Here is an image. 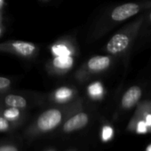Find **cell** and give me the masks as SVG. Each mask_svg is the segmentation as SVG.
Here are the masks:
<instances>
[{"label": "cell", "instance_id": "cell-6", "mask_svg": "<svg viewBox=\"0 0 151 151\" xmlns=\"http://www.w3.org/2000/svg\"><path fill=\"white\" fill-rule=\"evenodd\" d=\"M0 52L11 53L23 59H33L39 52V47L32 43L22 40H9L0 43Z\"/></svg>", "mask_w": 151, "mask_h": 151}, {"label": "cell", "instance_id": "cell-10", "mask_svg": "<svg viewBox=\"0 0 151 151\" xmlns=\"http://www.w3.org/2000/svg\"><path fill=\"white\" fill-rule=\"evenodd\" d=\"M78 92L77 88L69 86H63L56 88L49 94V99L55 104L66 105L75 101Z\"/></svg>", "mask_w": 151, "mask_h": 151}, {"label": "cell", "instance_id": "cell-9", "mask_svg": "<svg viewBox=\"0 0 151 151\" xmlns=\"http://www.w3.org/2000/svg\"><path fill=\"white\" fill-rule=\"evenodd\" d=\"M89 115L81 109L71 114L63 123L62 131L66 133H70L86 127L89 123Z\"/></svg>", "mask_w": 151, "mask_h": 151}, {"label": "cell", "instance_id": "cell-25", "mask_svg": "<svg viewBox=\"0 0 151 151\" xmlns=\"http://www.w3.org/2000/svg\"><path fill=\"white\" fill-rule=\"evenodd\" d=\"M42 1H44V2H48L49 0H42Z\"/></svg>", "mask_w": 151, "mask_h": 151}, {"label": "cell", "instance_id": "cell-1", "mask_svg": "<svg viewBox=\"0 0 151 151\" xmlns=\"http://www.w3.org/2000/svg\"><path fill=\"white\" fill-rule=\"evenodd\" d=\"M151 7V1H140V2H129L113 7L102 15L98 22L93 37L95 38L101 37L108 31L114 29L118 24L126 22L132 17L145 12Z\"/></svg>", "mask_w": 151, "mask_h": 151}, {"label": "cell", "instance_id": "cell-11", "mask_svg": "<svg viewBox=\"0 0 151 151\" xmlns=\"http://www.w3.org/2000/svg\"><path fill=\"white\" fill-rule=\"evenodd\" d=\"M142 96V89L139 86H130L121 98L120 106L124 110H130L137 106Z\"/></svg>", "mask_w": 151, "mask_h": 151}, {"label": "cell", "instance_id": "cell-20", "mask_svg": "<svg viewBox=\"0 0 151 151\" xmlns=\"http://www.w3.org/2000/svg\"><path fill=\"white\" fill-rule=\"evenodd\" d=\"M4 31H5V27H4L3 23L1 22V23H0V37H1V36L3 35Z\"/></svg>", "mask_w": 151, "mask_h": 151}, {"label": "cell", "instance_id": "cell-5", "mask_svg": "<svg viewBox=\"0 0 151 151\" xmlns=\"http://www.w3.org/2000/svg\"><path fill=\"white\" fill-rule=\"evenodd\" d=\"M126 130L136 134L151 132V101H139Z\"/></svg>", "mask_w": 151, "mask_h": 151}, {"label": "cell", "instance_id": "cell-24", "mask_svg": "<svg viewBox=\"0 0 151 151\" xmlns=\"http://www.w3.org/2000/svg\"><path fill=\"white\" fill-rule=\"evenodd\" d=\"M45 151H56L55 149H52V148H51V149H47V150H45Z\"/></svg>", "mask_w": 151, "mask_h": 151}, {"label": "cell", "instance_id": "cell-19", "mask_svg": "<svg viewBox=\"0 0 151 151\" xmlns=\"http://www.w3.org/2000/svg\"><path fill=\"white\" fill-rule=\"evenodd\" d=\"M147 14L145 13V18H144V22H149V24L151 25V7L146 10Z\"/></svg>", "mask_w": 151, "mask_h": 151}, {"label": "cell", "instance_id": "cell-26", "mask_svg": "<svg viewBox=\"0 0 151 151\" xmlns=\"http://www.w3.org/2000/svg\"><path fill=\"white\" fill-rule=\"evenodd\" d=\"M69 151H76V150H69Z\"/></svg>", "mask_w": 151, "mask_h": 151}, {"label": "cell", "instance_id": "cell-3", "mask_svg": "<svg viewBox=\"0 0 151 151\" xmlns=\"http://www.w3.org/2000/svg\"><path fill=\"white\" fill-rule=\"evenodd\" d=\"M82 100L74 101L63 107L50 108L42 112L35 122V128L40 132H48L57 128L65 118H68L74 112L81 109Z\"/></svg>", "mask_w": 151, "mask_h": 151}, {"label": "cell", "instance_id": "cell-22", "mask_svg": "<svg viewBox=\"0 0 151 151\" xmlns=\"http://www.w3.org/2000/svg\"><path fill=\"white\" fill-rule=\"evenodd\" d=\"M145 151H151V143H150V144H148V145L146 147Z\"/></svg>", "mask_w": 151, "mask_h": 151}, {"label": "cell", "instance_id": "cell-12", "mask_svg": "<svg viewBox=\"0 0 151 151\" xmlns=\"http://www.w3.org/2000/svg\"><path fill=\"white\" fill-rule=\"evenodd\" d=\"M0 101H1V103L4 106L16 108V109H20L22 110L27 109L29 104V99L23 94L12 93L8 92L1 93Z\"/></svg>", "mask_w": 151, "mask_h": 151}, {"label": "cell", "instance_id": "cell-15", "mask_svg": "<svg viewBox=\"0 0 151 151\" xmlns=\"http://www.w3.org/2000/svg\"><path fill=\"white\" fill-rule=\"evenodd\" d=\"M115 135L114 128L109 124H104L101 130V139L102 142L110 141Z\"/></svg>", "mask_w": 151, "mask_h": 151}, {"label": "cell", "instance_id": "cell-23", "mask_svg": "<svg viewBox=\"0 0 151 151\" xmlns=\"http://www.w3.org/2000/svg\"><path fill=\"white\" fill-rule=\"evenodd\" d=\"M3 20V15H2V10H0V23L2 22Z\"/></svg>", "mask_w": 151, "mask_h": 151}, {"label": "cell", "instance_id": "cell-2", "mask_svg": "<svg viewBox=\"0 0 151 151\" xmlns=\"http://www.w3.org/2000/svg\"><path fill=\"white\" fill-rule=\"evenodd\" d=\"M144 18L145 13H140L135 20L130 22L116 31L107 42L104 47L105 52L114 57L126 54L132 49L135 40L139 36Z\"/></svg>", "mask_w": 151, "mask_h": 151}, {"label": "cell", "instance_id": "cell-8", "mask_svg": "<svg viewBox=\"0 0 151 151\" xmlns=\"http://www.w3.org/2000/svg\"><path fill=\"white\" fill-rule=\"evenodd\" d=\"M52 56H73L77 57L78 49L74 38L66 37L58 39L50 46Z\"/></svg>", "mask_w": 151, "mask_h": 151}, {"label": "cell", "instance_id": "cell-7", "mask_svg": "<svg viewBox=\"0 0 151 151\" xmlns=\"http://www.w3.org/2000/svg\"><path fill=\"white\" fill-rule=\"evenodd\" d=\"M76 57L73 56H52L46 62L45 69L52 76H64L74 67Z\"/></svg>", "mask_w": 151, "mask_h": 151}, {"label": "cell", "instance_id": "cell-17", "mask_svg": "<svg viewBox=\"0 0 151 151\" xmlns=\"http://www.w3.org/2000/svg\"><path fill=\"white\" fill-rule=\"evenodd\" d=\"M12 125V123L6 120L5 117H3L0 115V132H7L10 130Z\"/></svg>", "mask_w": 151, "mask_h": 151}, {"label": "cell", "instance_id": "cell-4", "mask_svg": "<svg viewBox=\"0 0 151 151\" xmlns=\"http://www.w3.org/2000/svg\"><path fill=\"white\" fill-rule=\"evenodd\" d=\"M116 57L107 55H94L86 60L76 71L75 78L78 82L84 83L95 76L101 75L110 68Z\"/></svg>", "mask_w": 151, "mask_h": 151}, {"label": "cell", "instance_id": "cell-13", "mask_svg": "<svg viewBox=\"0 0 151 151\" xmlns=\"http://www.w3.org/2000/svg\"><path fill=\"white\" fill-rule=\"evenodd\" d=\"M0 115L3 117H5L6 120H8L9 122L14 123V122H18L22 118L23 111L22 109H20L4 106L3 109H1V107H0Z\"/></svg>", "mask_w": 151, "mask_h": 151}, {"label": "cell", "instance_id": "cell-21", "mask_svg": "<svg viewBox=\"0 0 151 151\" xmlns=\"http://www.w3.org/2000/svg\"><path fill=\"white\" fill-rule=\"evenodd\" d=\"M5 5V0H0V10H3Z\"/></svg>", "mask_w": 151, "mask_h": 151}, {"label": "cell", "instance_id": "cell-14", "mask_svg": "<svg viewBox=\"0 0 151 151\" xmlns=\"http://www.w3.org/2000/svg\"><path fill=\"white\" fill-rule=\"evenodd\" d=\"M86 93L88 97L93 101H100L105 94V90L101 83L93 82L87 86Z\"/></svg>", "mask_w": 151, "mask_h": 151}, {"label": "cell", "instance_id": "cell-16", "mask_svg": "<svg viewBox=\"0 0 151 151\" xmlns=\"http://www.w3.org/2000/svg\"><path fill=\"white\" fill-rule=\"evenodd\" d=\"M12 80L9 78L0 76V94L8 92L12 87Z\"/></svg>", "mask_w": 151, "mask_h": 151}, {"label": "cell", "instance_id": "cell-18", "mask_svg": "<svg viewBox=\"0 0 151 151\" xmlns=\"http://www.w3.org/2000/svg\"><path fill=\"white\" fill-rule=\"evenodd\" d=\"M0 151H19L14 145H2L0 146Z\"/></svg>", "mask_w": 151, "mask_h": 151}]
</instances>
